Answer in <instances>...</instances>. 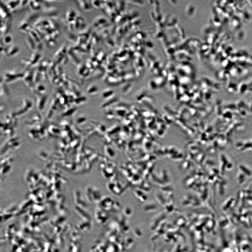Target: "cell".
Segmentation results:
<instances>
[{
    "mask_svg": "<svg viewBox=\"0 0 252 252\" xmlns=\"http://www.w3.org/2000/svg\"><path fill=\"white\" fill-rule=\"evenodd\" d=\"M67 46L66 44H64L57 51L54 55L55 62L58 65L61 64L65 65L67 62L68 56L67 55Z\"/></svg>",
    "mask_w": 252,
    "mask_h": 252,
    "instance_id": "obj_1",
    "label": "cell"
},
{
    "mask_svg": "<svg viewBox=\"0 0 252 252\" xmlns=\"http://www.w3.org/2000/svg\"><path fill=\"white\" fill-rule=\"evenodd\" d=\"M1 20H4L9 18L11 16L10 11L7 8L4 3H1Z\"/></svg>",
    "mask_w": 252,
    "mask_h": 252,
    "instance_id": "obj_2",
    "label": "cell"
},
{
    "mask_svg": "<svg viewBox=\"0 0 252 252\" xmlns=\"http://www.w3.org/2000/svg\"><path fill=\"white\" fill-rule=\"evenodd\" d=\"M21 1H8L5 4L7 8L10 11H14L18 6H19Z\"/></svg>",
    "mask_w": 252,
    "mask_h": 252,
    "instance_id": "obj_3",
    "label": "cell"
},
{
    "mask_svg": "<svg viewBox=\"0 0 252 252\" xmlns=\"http://www.w3.org/2000/svg\"><path fill=\"white\" fill-rule=\"evenodd\" d=\"M26 41L31 50L34 51L37 49L35 42L29 33L27 34Z\"/></svg>",
    "mask_w": 252,
    "mask_h": 252,
    "instance_id": "obj_4",
    "label": "cell"
},
{
    "mask_svg": "<svg viewBox=\"0 0 252 252\" xmlns=\"http://www.w3.org/2000/svg\"><path fill=\"white\" fill-rule=\"evenodd\" d=\"M22 74L18 73H7L4 75L5 80L7 81L14 80L18 78H21L24 76Z\"/></svg>",
    "mask_w": 252,
    "mask_h": 252,
    "instance_id": "obj_5",
    "label": "cell"
},
{
    "mask_svg": "<svg viewBox=\"0 0 252 252\" xmlns=\"http://www.w3.org/2000/svg\"><path fill=\"white\" fill-rule=\"evenodd\" d=\"M40 2V1H29L28 5L29 8L32 10H39L41 8V3Z\"/></svg>",
    "mask_w": 252,
    "mask_h": 252,
    "instance_id": "obj_6",
    "label": "cell"
},
{
    "mask_svg": "<svg viewBox=\"0 0 252 252\" xmlns=\"http://www.w3.org/2000/svg\"><path fill=\"white\" fill-rule=\"evenodd\" d=\"M41 57V55L38 53H35L31 55L30 58L29 59L32 67L37 65Z\"/></svg>",
    "mask_w": 252,
    "mask_h": 252,
    "instance_id": "obj_7",
    "label": "cell"
},
{
    "mask_svg": "<svg viewBox=\"0 0 252 252\" xmlns=\"http://www.w3.org/2000/svg\"><path fill=\"white\" fill-rule=\"evenodd\" d=\"M19 52V48L16 46H10L8 49L7 56L13 57L17 55Z\"/></svg>",
    "mask_w": 252,
    "mask_h": 252,
    "instance_id": "obj_8",
    "label": "cell"
},
{
    "mask_svg": "<svg viewBox=\"0 0 252 252\" xmlns=\"http://www.w3.org/2000/svg\"><path fill=\"white\" fill-rule=\"evenodd\" d=\"M12 39L11 36L9 35L6 34L2 38H1V45L9 46V45L12 43Z\"/></svg>",
    "mask_w": 252,
    "mask_h": 252,
    "instance_id": "obj_9",
    "label": "cell"
},
{
    "mask_svg": "<svg viewBox=\"0 0 252 252\" xmlns=\"http://www.w3.org/2000/svg\"><path fill=\"white\" fill-rule=\"evenodd\" d=\"M9 26L3 20L1 19V34L6 35L9 31Z\"/></svg>",
    "mask_w": 252,
    "mask_h": 252,
    "instance_id": "obj_10",
    "label": "cell"
},
{
    "mask_svg": "<svg viewBox=\"0 0 252 252\" xmlns=\"http://www.w3.org/2000/svg\"><path fill=\"white\" fill-rule=\"evenodd\" d=\"M240 167L241 168L242 170L243 171L246 173L248 175H251V172H249V171L247 170V169H246L245 167L243 166H241Z\"/></svg>",
    "mask_w": 252,
    "mask_h": 252,
    "instance_id": "obj_11",
    "label": "cell"
}]
</instances>
